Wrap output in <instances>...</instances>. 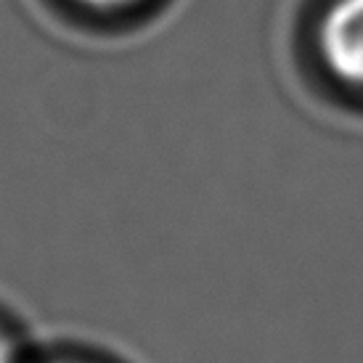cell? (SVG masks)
I'll use <instances>...</instances> for the list:
<instances>
[{
	"instance_id": "3957f363",
	"label": "cell",
	"mask_w": 363,
	"mask_h": 363,
	"mask_svg": "<svg viewBox=\"0 0 363 363\" xmlns=\"http://www.w3.org/2000/svg\"><path fill=\"white\" fill-rule=\"evenodd\" d=\"M0 363H19L16 347L11 342V337H6L3 332H0Z\"/></svg>"
},
{
	"instance_id": "277c9868",
	"label": "cell",
	"mask_w": 363,
	"mask_h": 363,
	"mask_svg": "<svg viewBox=\"0 0 363 363\" xmlns=\"http://www.w3.org/2000/svg\"><path fill=\"white\" fill-rule=\"evenodd\" d=\"M51 363H72V361H51Z\"/></svg>"
},
{
	"instance_id": "6da1fadb",
	"label": "cell",
	"mask_w": 363,
	"mask_h": 363,
	"mask_svg": "<svg viewBox=\"0 0 363 363\" xmlns=\"http://www.w3.org/2000/svg\"><path fill=\"white\" fill-rule=\"evenodd\" d=\"M321 69L345 91L363 93V0H329L315 24Z\"/></svg>"
},
{
	"instance_id": "7a4b0ae2",
	"label": "cell",
	"mask_w": 363,
	"mask_h": 363,
	"mask_svg": "<svg viewBox=\"0 0 363 363\" xmlns=\"http://www.w3.org/2000/svg\"><path fill=\"white\" fill-rule=\"evenodd\" d=\"M69 11H77L93 21H122L135 16L152 0H61Z\"/></svg>"
}]
</instances>
